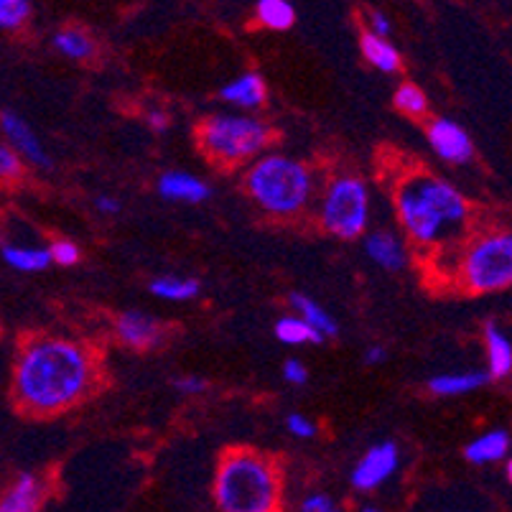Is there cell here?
<instances>
[{"instance_id":"obj_37","label":"cell","mask_w":512,"mask_h":512,"mask_svg":"<svg viewBox=\"0 0 512 512\" xmlns=\"http://www.w3.org/2000/svg\"><path fill=\"white\" fill-rule=\"evenodd\" d=\"M385 360V349L383 347H370L365 352V362L367 365H377V362Z\"/></svg>"},{"instance_id":"obj_17","label":"cell","mask_w":512,"mask_h":512,"mask_svg":"<svg viewBox=\"0 0 512 512\" xmlns=\"http://www.w3.org/2000/svg\"><path fill=\"white\" fill-rule=\"evenodd\" d=\"M227 102H235L240 107H258L265 100V82L258 72L242 74L240 79L222 87L220 92Z\"/></svg>"},{"instance_id":"obj_20","label":"cell","mask_w":512,"mask_h":512,"mask_svg":"<svg viewBox=\"0 0 512 512\" xmlns=\"http://www.w3.org/2000/svg\"><path fill=\"white\" fill-rule=\"evenodd\" d=\"M360 46H362V54H365L367 62H370L372 67L380 69V72L390 74V72H398L400 69L398 51H395L385 39H377V36H372L370 31H365L360 39Z\"/></svg>"},{"instance_id":"obj_8","label":"cell","mask_w":512,"mask_h":512,"mask_svg":"<svg viewBox=\"0 0 512 512\" xmlns=\"http://www.w3.org/2000/svg\"><path fill=\"white\" fill-rule=\"evenodd\" d=\"M395 204H398L400 225H403V230L411 235V240L428 245V242H439L441 237H444L446 227L441 225L439 217L421 202V197L413 192V186L408 184V181H403V184L398 186Z\"/></svg>"},{"instance_id":"obj_11","label":"cell","mask_w":512,"mask_h":512,"mask_svg":"<svg viewBox=\"0 0 512 512\" xmlns=\"http://www.w3.org/2000/svg\"><path fill=\"white\" fill-rule=\"evenodd\" d=\"M0 130H3V138L8 141L6 146H11L18 156L29 158L31 164L36 166H49V158H46V151L41 148L39 138H36V133L26 125L21 115L6 110V113L0 115Z\"/></svg>"},{"instance_id":"obj_36","label":"cell","mask_w":512,"mask_h":512,"mask_svg":"<svg viewBox=\"0 0 512 512\" xmlns=\"http://www.w3.org/2000/svg\"><path fill=\"white\" fill-rule=\"evenodd\" d=\"M95 204H97V209H100V212H105V214H115L120 209V204L115 202V199H110V197H100Z\"/></svg>"},{"instance_id":"obj_1","label":"cell","mask_w":512,"mask_h":512,"mask_svg":"<svg viewBox=\"0 0 512 512\" xmlns=\"http://www.w3.org/2000/svg\"><path fill=\"white\" fill-rule=\"evenodd\" d=\"M92 385V357L69 339H36L21 349L13 370V398L31 413L74 406Z\"/></svg>"},{"instance_id":"obj_4","label":"cell","mask_w":512,"mask_h":512,"mask_svg":"<svg viewBox=\"0 0 512 512\" xmlns=\"http://www.w3.org/2000/svg\"><path fill=\"white\" fill-rule=\"evenodd\" d=\"M197 141L209 161L217 164H242L271 143V128L253 118L214 115L197 128Z\"/></svg>"},{"instance_id":"obj_14","label":"cell","mask_w":512,"mask_h":512,"mask_svg":"<svg viewBox=\"0 0 512 512\" xmlns=\"http://www.w3.org/2000/svg\"><path fill=\"white\" fill-rule=\"evenodd\" d=\"M158 192L166 199H179V202H204L209 197V186L202 179L192 174H181V171H166L158 179Z\"/></svg>"},{"instance_id":"obj_10","label":"cell","mask_w":512,"mask_h":512,"mask_svg":"<svg viewBox=\"0 0 512 512\" xmlns=\"http://www.w3.org/2000/svg\"><path fill=\"white\" fill-rule=\"evenodd\" d=\"M428 141H431L434 151L444 161H449V164H467L474 153L467 130L459 128V125L446 118H439L428 125Z\"/></svg>"},{"instance_id":"obj_2","label":"cell","mask_w":512,"mask_h":512,"mask_svg":"<svg viewBox=\"0 0 512 512\" xmlns=\"http://www.w3.org/2000/svg\"><path fill=\"white\" fill-rule=\"evenodd\" d=\"M214 500L222 512H283L276 462L250 449L227 451L214 477Z\"/></svg>"},{"instance_id":"obj_26","label":"cell","mask_w":512,"mask_h":512,"mask_svg":"<svg viewBox=\"0 0 512 512\" xmlns=\"http://www.w3.org/2000/svg\"><path fill=\"white\" fill-rule=\"evenodd\" d=\"M54 46L69 59H87L95 51V44L82 29H62L54 36Z\"/></svg>"},{"instance_id":"obj_3","label":"cell","mask_w":512,"mask_h":512,"mask_svg":"<svg viewBox=\"0 0 512 512\" xmlns=\"http://www.w3.org/2000/svg\"><path fill=\"white\" fill-rule=\"evenodd\" d=\"M248 192L268 214L288 217L306 207L311 197V171L286 156H265L250 169Z\"/></svg>"},{"instance_id":"obj_27","label":"cell","mask_w":512,"mask_h":512,"mask_svg":"<svg viewBox=\"0 0 512 512\" xmlns=\"http://www.w3.org/2000/svg\"><path fill=\"white\" fill-rule=\"evenodd\" d=\"M395 107H398L400 113L406 115H413V118H421L423 113H426V95H423L421 87L411 85V82H406V85H400L398 92H395Z\"/></svg>"},{"instance_id":"obj_21","label":"cell","mask_w":512,"mask_h":512,"mask_svg":"<svg viewBox=\"0 0 512 512\" xmlns=\"http://www.w3.org/2000/svg\"><path fill=\"white\" fill-rule=\"evenodd\" d=\"M487 383V372H454V375L434 377L428 388L436 395H462Z\"/></svg>"},{"instance_id":"obj_24","label":"cell","mask_w":512,"mask_h":512,"mask_svg":"<svg viewBox=\"0 0 512 512\" xmlns=\"http://www.w3.org/2000/svg\"><path fill=\"white\" fill-rule=\"evenodd\" d=\"M276 337L286 344H321L324 337L299 316H283L276 324Z\"/></svg>"},{"instance_id":"obj_19","label":"cell","mask_w":512,"mask_h":512,"mask_svg":"<svg viewBox=\"0 0 512 512\" xmlns=\"http://www.w3.org/2000/svg\"><path fill=\"white\" fill-rule=\"evenodd\" d=\"M291 304L293 309L299 311V319H304L314 332L321 334V337H334V334H337V324H334L332 316L321 309L316 301H311L309 296H304V293H293Z\"/></svg>"},{"instance_id":"obj_33","label":"cell","mask_w":512,"mask_h":512,"mask_svg":"<svg viewBox=\"0 0 512 512\" xmlns=\"http://www.w3.org/2000/svg\"><path fill=\"white\" fill-rule=\"evenodd\" d=\"M301 512H339L334 507V502L329 500L327 495H311L306 497L304 505H301Z\"/></svg>"},{"instance_id":"obj_23","label":"cell","mask_w":512,"mask_h":512,"mask_svg":"<svg viewBox=\"0 0 512 512\" xmlns=\"http://www.w3.org/2000/svg\"><path fill=\"white\" fill-rule=\"evenodd\" d=\"M255 18L265 29L286 31L296 21V11L286 0H260L258 6H255Z\"/></svg>"},{"instance_id":"obj_25","label":"cell","mask_w":512,"mask_h":512,"mask_svg":"<svg viewBox=\"0 0 512 512\" xmlns=\"http://www.w3.org/2000/svg\"><path fill=\"white\" fill-rule=\"evenodd\" d=\"M151 291L156 293V296H161V299L189 301L199 293V281H194V278L164 276V278H156V281L151 283Z\"/></svg>"},{"instance_id":"obj_15","label":"cell","mask_w":512,"mask_h":512,"mask_svg":"<svg viewBox=\"0 0 512 512\" xmlns=\"http://www.w3.org/2000/svg\"><path fill=\"white\" fill-rule=\"evenodd\" d=\"M365 250L377 265H383L388 271H400L406 265V250L403 242L390 232H372L365 240Z\"/></svg>"},{"instance_id":"obj_18","label":"cell","mask_w":512,"mask_h":512,"mask_svg":"<svg viewBox=\"0 0 512 512\" xmlns=\"http://www.w3.org/2000/svg\"><path fill=\"white\" fill-rule=\"evenodd\" d=\"M487 357H490V372L487 377H507L512 370V347L510 339L497 329L495 324L487 327Z\"/></svg>"},{"instance_id":"obj_34","label":"cell","mask_w":512,"mask_h":512,"mask_svg":"<svg viewBox=\"0 0 512 512\" xmlns=\"http://www.w3.org/2000/svg\"><path fill=\"white\" fill-rule=\"evenodd\" d=\"M176 388L181 390V393H202L204 388H207V383H204L202 377H181V380H176Z\"/></svg>"},{"instance_id":"obj_5","label":"cell","mask_w":512,"mask_h":512,"mask_svg":"<svg viewBox=\"0 0 512 512\" xmlns=\"http://www.w3.org/2000/svg\"><path fill=\"white\" fill-rule=\"evenodd\" d=\"M462 281L469 291L490 293L507 288L512 281L510 232L484 235L474 242L462 260Z\"/></svg>"},{"instance_id":"obj_35","label":"cell","mask_w":512,"mask_h":512,"mask_svg":"<svg viewBox=\"0 0 512 512\" xmlns=\"http://www.w3.org/2000/svg\"><path fill=\"white\" fill-rule=\"evenodd\" d=\"M370 21H372V31H370L372 36H377V39H385V36L390 34V21L385 18V13H380V11L372 13Z\"/></svg>"},{"instance_id":"obj_6","label":"cell","mask_w":512,"mask_h":512,"mask_svg":"<svg viewBox=\"0 0 512 512\" xmlns=\"http://www.w3.org/2000/svg\"><path fill=\"white\" fill-rule=\"evenodd\" d=\"M367 209V189L360 179H334L321 202V225L342 240H355L367 227Z\"/></svg>"},{"instance_id":"obj_30","label":"cell","mask_w":512,"mask_h":512,"mask_svg":"<svg viewBox=\"0 0 512 512\" xmlns=\"http://www.w3.org/2000/svg\"><path fill=\"white\" fill-rule=\"evenodd\" d=\"M49 255H51V263L74 265L79 260V248L69 240H57L54 245H51Z\"/></svg>"},{"instance_id":"obj_38","label":"cell","mask_w":512,"mask_h":512,"mask_svg":"<svg viewBox=\"0 0 512 512\" xmlns=\"http://www.w3.org/2000/svg\"><path fill=\"white\" fill-rule=\"evenodd\" d=\"M148 123H151V128H156V130L169 128V118H166L164 113H151L148 115Z\"/></svg>"},{"instance_id":"obj_28","label":"cell","mask_w":512,"mask_h":512,"mask_svg":"<svg viewBox=\"0 0 512 512\" xmlns=\"http://www.w3.org/2000/svg\"><path fill=\"white\" fill-rule=\"evenodd\" d=\"M29 16H31L29 0H0V29L3 31L21 29Z\"/></svg>"},{"instance_id":"obj_9","label":"cell","mask_w":512,"mask_h":512,"mask_svg":"<svg viewBox=\"0 0 512 512\" xmlns=\"http://www.w3.org/2000/svg\"><path fill=\"white\" fill-rule=\"evenodd\" d=\"M395 467H398V446L390 441L377 444L362 456V462L352 472V484L357 490H375L395 472Z\"/></svg>"},{"instance_id":"obj_32","label":"cell","mask_w":512,"mask_h":512,"mask_svg":"<svg viewBox=\"0 0 512 512\" xmlns=\"http://www.w3.org/2000/svg\"><path fill=\"white\" fill-rule=\"evenodd\" d=\"M283 377L293 385H304L306 380H309V372H306V367L301 365L299 360H286V365H283Z\"/></svg>"},{"instance_id":"obj_22","label":"cell","mask_w":512,"mask_h":512,"mask_svg":"<svg viewBox=\"0 0 512 512\" xmlns=\"http://www.w3.org/2000/svg\"><path fill=\"white\" fill-rule=\"evenodd\" d=\"M3 260H6L11 268L23 273H34V271H44L51 265V255L49 250L44 248H18V245H3L0 250Z\"/></svg>"},{"instance_id":"obj_16","label":"cell","mask_w":512,"mask_h":512,"mask_svg":"<svg viewBox=\"0 0 512 512\" xmlns=\"http://www.w3.org/2000/svg\"><path fill=\"white\" fill-rule=\"evenodd\" d=\"M510 451V434L507 431H490V434L479 436L472 444H467L464 454L472 464H492L507 459Z\"/></svg>"},{"instance_id":"obj_39","label":"cell","mask_w":512,"mask_h":512,"mask_svg":"<svg viewBox=\"0 0 512 512\" xmlns=\"http://www.w3.org/2000/svg\"><path fill=\"white\" fill-rule=\"evenodd\" d=\"M362 512H380V510H375V507H365V510Z\"/></svg>"},{"instance_id":"obj_29","label":"cell","mask_w":512,"mask_h":512,"mask_svg":"<svg viewBox=\"0 0 512 512\" xmlns=\"http://www.w3.org/2000/svg\"><path fill=\"white\" fill-rule=\"evenodd\" d=\"M23 176V161L11 146L0 143V181L3 184H13Z\"/></svg>"},{"instance_id":"obj_12","label":"cell","mask_w":512,"mask_h":512,"mask_svg":"<svg viewBox=\"0 0 512 512\" xmlns=\"http://www.w3.org/2000/svg\"><path fill=\"white\" fill-rule=\"evenodd\" d=\"M115 329H118L120 342L136 349L156 347L161 342V334H164L161 324L153 316L143 314V311H125V314H120Z\"/></svg>"},{"instance_id":"obj_13","label":"cell","mask_w":512,"mask_h":512,"mask_svg":"<svg viewBox=\"0 0 512 512\" xmlns=\"http://www.w3.org/2000/svg\"><path fill=\"white\" fill-rule=\"evenodd\" d=\"M44 482L36 474H21L0 497V512H39Z\"/></svg>"},{"instance_id":"obj_7","label":"cell","mask_w":512,"mask_h":512,"mask_svg":"<svg viewBox=\"0 0 512 512\" xmlns=\"http://www.w3.org/2000/svg\"><path fill=\"white\" fill-rule=\"evenodd\" d=\"M406 181L413 186V192L421 197V202L439 217L441 225H444L446 230H456V227L467 222V199L456 192L454 186L446 184V181L441 179H434V176L428 174L411 176V179Z\"/></svg>"},{"instance_id":"obj_31","label":"cell","mask_w":512,"mask_h":512,"mask_svg":"<svg viewBox=\"0 0 512 512\" xmlns=\"http://www.w3.org/2000/svg\"><path fill=\"white\" fill-rule=\"evenodd\" d=\"M286 426L288 431H291L293 436H299V439H311V436L316 434V423L309 421L306 416H301V413H291V416L286 418Z\"/></svg>"}]
</instances>
